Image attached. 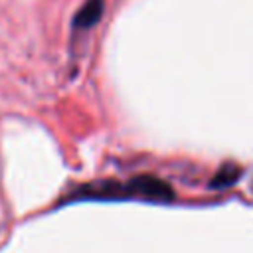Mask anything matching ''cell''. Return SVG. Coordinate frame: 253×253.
Wrapping results in <instances>:
<instances>
[{"label": "cell", "instance_id": "6da1fadb", "mask_svg": "<svg viewBox=\"0 0 253 253\" xmlns=\"http://www.w3.org/2000/svg\"><path fill=\"white\" fill-rule=\"evenodd\" d=\"M142 196V198H152V200H172L174 192L172 188L154 176H138L130 180L128 184H107L105 188H97L93 196Z\"/></svg>", "mask_w": 253, "mask_h": 253}, {"label": "cell", "instance_id": "7a4b0ae2", "mask_svg": "<svg viewBox=\"0 0 253 253\" xmlns=\"http://www.w3.org/2000/svg\"><path fill=\"white\" fill-rule=\"evenodd\" d=\"M103 6H105V2H103V0H87V2L81 6V10L77 12L75 20H73V22H75V26H77V28H81V30L95 26V24L99 22L101 14H103Z\"/></svg>", "mask_w": 253, "mask_h": 253}, {"label": "cell", "instance_id": "3957f363", "mask_svg": "<svg viewBox=\"0 0 253 253\" xmlns=\"http://www.w3.org/2000/svg\"><path fill=\"white\" fill-rule=\"evenodd\" d=\"M239 176H241V168L237 166V164H223L219 170H217V174L213 176V180H211V188H215V190H221V188H227V186H231V184H235L237 180H239Z\"/></svg>", "mask_w": 253, "mask_h": 253}]
</instances>
